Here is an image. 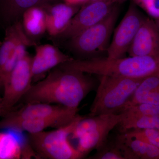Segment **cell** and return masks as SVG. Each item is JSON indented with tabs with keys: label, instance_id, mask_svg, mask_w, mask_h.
Segmentation results:
<instances>
[{
	"label": "cell",
	"instance_id": "1",
	"mask_svg": "<svg viewBox=\"0 0 159 159\" xmlns=\"http://www.w3.org/2000/svg\"><path fill=\"white\" fill-rule=\"evenodd\" d=\"M86 74L56 67L45 78L32 84L22 99L25 104L49 103L78 109L95 87L93 80Z\"/></svg>",
	"mask_w": 159,
	"mask_h": 159
},
{
	"label": "cell",
	"instance_id": "2",
	"mask_svg": "<svg viewBox=\"0 0 159 159\" xmlns=\"http://www.w3.org/2000/svg\"><path fill=\"white\" fill-rule=\"evenodd\" d=\"M58 66L98 76L144 79L159 75V56H130L117 58L95 57L84 59L74 58Z\"/></svg>",
	"mask_w": 159,
	"mask_h": 159
},
{
	"label": "cell",
	"instance_id": "3",
	"mask_svg": "<svg viewBox=\"0 0 159 159\" xmlns=\"http://www.w3.org/2000/svg\"><path fill=\"white\" fill-rule=\"evenodd\" d=\"M99 85L89 116L118 114L144 79L99 76Z\"/></svg>",
	"mask_w": 159,
	"mask_h": 159
},
{
	"label": "cell",
	"instance_id": "4",
	"mask_svg": "<svg viewBox=\"0 0 159 159\" xmlns=\"http://www.w3.org/2000/svg\"><path fill=\"white\" fill-rule=\"evenodd\" d=\"M82 117L78 115L68 125L55 130L29 133L28 142L38 158L78 159L84 157L69 141L70 135Z\"/></svg>",
	"mask_w": 159,
	"mask_h": 159
},
{
	"label": "cell",
	"instance_id": "5",
	"mask_svg": "<svg viewBox=\"0 0 159 159\" xmlns=\"http://www.w3.org/2000/svg\"><path fill=\"white\" fill-rule=\"evenodd\" d=\"M125 116L118 114L82 117L70 136L77 140L76 148L84 157L97 149L107 141L111 131L118 126Z\"/></svg>",
	"mask_w": 159,
	"mask_h": 159
},
{
	"label": "cell",
	"instance_id": "6",
	"mask_svg": "<svg viewBox=\"0 0 159 159\" xmlns=\"http://www.w3.org/2000/svg\"><path fill=\"white\" fill-rule=\"evenodd\" d=\"M117 4L103 19L88 29L66 41L67 48L79 57L78 59L92 58L107 48L119 13Z\"/></svg>",
	"mask_w": 159,
	"mask_h": 159
},
{
	"label": "cell",
	"instance_id": "7",
	"mask_svg": "<svg viewBox=\"0 0 159 159\" xmlns=\"http://www.w3.org/2000/svg\"><path fill=\"white\" fill-rule=\"evenodd\" d=\"M32 58L28 52L19 60L5 80L0 106V116L3 118L13 111L16 105L31 88L33 80Z\"/></svg>",
	"mask_w": 159,
	"mask_h": 159
},
{
	"label": "cell",
	"instance_id": "8",
	"mask_svg": "<svg viewBox=\"0 0 159 159\" xmlns=\"http://www.w3.org/2000/svg\"><path fill=\"white\" fill-rule=\"evenodd\" d=\"M36 43L27 36L21 22L19 21L6 28L5 38L0 46V88L20 59L27 54V48Z\"/></svg>",
	"mask_w": 159,
	"mask_h": 159
},
{
	"label": "cell",
	"instance_id": "9",
	"mask_svg": "<svg viewBox=\"0 0 159 159\" xmlns=\"http://www.w3.org/2000/svg\"><path fill=\"white\" fill-rule=\"evenodd\" d=\"M116 4L108 0L84 4L72 18L65 30L57 37L52 38V40L59 44L70 39L104 18Z\"/></svg>",
	"mask_w": 159,
	"mask_h": 159
},
{
	"label": "cell",
	"instance_id": "10",
	"mask_svg": "<svg viewBox=\"0 0 159 159\" xmlns=\"http://www.w3.org/2000/svg\"><path fill=\"white\" fill-rule=\"evenodd\" d=\"M145 18L138 9L135 3H131L125 16L114 32L112 40L106 51L107 57L109 58L124 57Z\"/></svg>",
	"mask_w": 159,
	"mask_h": 159
},
{
	"label": "cell",
	"instance_id": "11",
	"mask_svg": "<svg viewBox=\"0 0 159 159\" xmlns=\"http://www.w3.org/2000/svg\"><path fill=\"white\" fill-rule=\"evenodd\" d=\"M78 109L68 108L63 106L46 103L26 104L16 111L10 112L0 120V129H5L10 123L25 119L60 116L65 115L77 116Z\"/></svg>",
	"mask_w": 159,
	"mask_h": 159
},
{
	"label": "cell",
	"instance_id": "12",
	"mask_svg": "<svg viewBox=\"0 0 159 159\" xmlns=\"http://www.w3.org/2000/svg\"><path fill=\"white\" fill-rule=\"evenodd\" d=\"M127 53L130 56H159V29L155 21L145 18Z\"/></svg>",
	"mask_w": 159,
	"mask_h": 159
},
{
	"label": "cell",
	"instance_id": "13",
	"mask_svg": "<svg viewBox=\"0 0 159 159\" xmlns=\"http://www.w3.org/2000/svg\"><path fill=\"white\" fill-rule=\"evenodd\" d=\"M35 49V55L32 57L31 64L33 80L39 79L57 66L74 59L53 45H37Z\"/></svg>",
	"mask_w": 159,
	"mask_h": 159
},
{
	"label": "cell",
	"instance_id": "14",
	"mask_svg": "<svg viewBox=\"0 0 159 159\" xmlns=\"http://www.w3.org/2000/svg\"><path fill=\"white\" fill-rule=\"evenodd\" d=\"M79 6L59 2L43 6L45 11L47 32L51 39L57 37L65 30L80 9Z\"/></svg>",
	"mask_w": 159,
	"mask_h": 159
},
{
	"label": "cell",
	"instance_id": "15",
	"mask_svg": "<svg viewBox=\"0 0 159 159\" xmlns=\"http://www.w3.org/2000/svg\"><path fill=\"white\" fill-rule=\"evenodd\" d=\"M21 136L9 131L0 132V159L37 157L28 139L23 140Z\"/></svg>",
	"mask_w": 159,
	"mask_h": 159
},
{
	"label": "cell",
	"instance_id": "16",
	"mask_svg": "<svg viewBox=\"0 0 159 159\" xmlns=\"http://www.w3.org/2000/svg\"><path fill=\"white\" fill-rule=\"evenodd\" d=\"M125 159H159V148L128 136L124 133L115 139Z\"/></svg>",
	"mask_w": 159,
	"mask_h": 159
},
{
	"label": "cell",
	"instance_id": "17",
	"mask_svg": "<svg viewBox=\"0 0 159 159\" xmlns=\"http://www.w3.org/2000/svg\"><path fill=\"white\" fill-rule=\"evenodd\" d=\"M78 115H65L60 116L25 119L10 123L6 126L5 129L26 131L29 134L36 133L49 127L57 129L68 125L76 119Z\"/></svg>",
	"mask_w": 159,
	"mask_h": 159
},
{
	"label": "cell",
	"instance_id": "18",
	"mask_svg": "<svg viewBox=\"0 0 159 159\" xmlns=\"http://www.w3.org/2000/svg\"><path fill=\"white\" fill-rule=\"evenodd\" d=\"M47 5L45 0H0V20L7 28L20 21L27 9Z\"/></svg>",
	"mask_w": 159,
	"mask_h": 159
},
{
	"label": "cell",
	"instance_id": "19",
	"mask_svg": "<svg viewBox=\"0 0 159 159\" xmlns=\"http://www.w3.org/2000/svg\"><path fill=\"white\" fill-rule=\"evenodd\" d=\"M21 22L25 34L35 43L47 32L45 11L43 6H34L27 9Z\"/></svg>",
	"mask_w": 159,
	"mask_h": 159
},
{
	"label": "cell",
	"instance_id": "20",
	"mask_svg": "<svg viewBox=\"0 0 159 159\" xmlns=\"http://www.w3.org/2000/svg\"><path fill=\"white\" fill-rule=\"evenodd\" d=\"M142 103L159 105V75L142 80L122 111L131 106Z\"/></svg>",
	"mask_w": 159,
	"mask_h": 159
},
{
	"label": "cell",
	"instance_id": "21",
	"mask_svg": "<svg viewBox=\"0 0 159 159\" xmlns=\"http://www.w3.org/2000/svg\"><path fill=\"white\" fill-rule=\"evenodd\" d=\"M125 116L119 125L121 132L131 129H158L159 116L128 113L125 111Z\"/></svg>",
	"mask_w": 159,
	"mask_h": 159
},
{
	"label": "cell",
	"instance_id": "22",
	"mask_svg": "<svg viewBox=\"0 0 159 159\" xmlns=\"http://www.w3.org/2000/svg\"><path fill=\"white\" fill-rule=\"evenodd\" d=\"M124 133L131 138L141 140L159 148L158 129H131Z\"/></svg>",
	"mask_w": 159,
	"mask_h": 159
},
{
	"label": "cell",
	"instance_id": "23",
	"mask_svg": "<svg viewBox=\"0 0 159 159\" xmlns=\"http://www.w3.org/2000/svg\"><path fill=\"white\" fill-rule=\"evenodd\" d=\"M93 159H125L116 145L115 140L109 139L97 149V152L91 157Z\"/></svg>",
	"mask_w": 159,
	"mask_h": 159
},
{
	"label": "cell",
	"instance_id": "24",
	"mask_svg": "<svg viewBox=\"0 0 159 159\" xmlns=\"http://www.w3.org/2000/svg\"><path fill=\"white\" fill-rule=\"evenodd\" d=\"M125 111L129 114L159 116V105L149 103H138L125 109Z\"/></svg>",
	"mask_w": 159,
	"mask_h": 159
},
{
	"label": "cell",
	"instance_id": "25",
	"mask_svg": "<svg viewBox=\"0 0 159 159\" xmlns=\"http://www.w3.org/2000/svg\"><path fill=\"white\" fill-rule=\"evenodd\" d=\"M149 14L155 17H159V0H135Z\"/></svg>",
	"mask_w": 159,
	"mask_h": 159
},
{
	"label": "cell",
	"instance_id": "26",
	"mask_svg": "<svg viewBox=\"0 0 159 159\" xmlns=\"http://www.w3.org/2000/svg\"><path fill=\"white\" fill-rule=\"evenodd\" d=\"M65 3L73 6H79L86 4L88 0H63Z\"/></svg>",
	"mask_w": 159,
	"mask_h": 159
},
{
	"label": "cell",
	"instance_id": "27",
	"mask_svg": "<svg viewBox=\"0 0 159 159\" xmlns=\"http://www.w3.org/2000/svg\"><path fill=\"white\" fill-rule=\"evenodd\" d=\"M45 1L48 5H51V4L60 2L59 0H45Z\"/></svg>",
	"mask_w": 159,
	"mask_h": 159
},
{
	"label": "cell",
	"instance_id": "28",
	"mask_svg": "<svg viewBox=\"0 0 159 159\" xmlns=\"http://www.w3.org/2000/svg\"><path fill=\"white\" fill-rule=\"evenodd\" d=\"M108 1L113 4H119V3L123 2L126 0H108Z\"/></svg>",
	"mask_w": 159,
	"mask_h": 159
},
{
	"label": "cell",
	"instance_id": "29",
	"mask_svg": "<svg viewBox=\"0 0 159 159\" xmlns=\"http://www.w3.org/2000/svg\"><path fill=\"white\" fill-rule=\"evenodd\" d=\"M155 23L159 29V17L157 18L156 20L155 21Z\"/></svg>",
	"mask_w": 159,
	"mask_h": 159
},
{
	"label": "cell",
	"instance_id": "30",
	"mask_svg": "<svg viewBox=\"0 0 159 159\" xmlns=\"http://www.w3.org/2000/svg\"><path fill=\"white\" fill-rule=\"evenodd\" d=\"M100 1V0H88V1L86 3L91 2H96V1Z\"/></svg>",
	"mask_w": 159,
	"mask_h": 159
},
{
	"label": "cell",
	"instance_id": "31",
	"mask_svg": "<svg viewBox=\"0 0 159 159\" xmlns=\"http://www.w3.org/2000/svg\"><path fill=\"white\" fill-rule=\"evenodd\" d=\"M1 101H2V97H0V106H1Z\"/></svg>",
	"mask_w": 159,
	"mask_h": 159
},
{
	"label": "cell",
	"instance_id": "32",
	"mask_svg": "<svg viewBox=\"0 0 159 159\" xmlns=\"http://www.w3.org/2000/svg\"><path fill=\"white\" fill-rule=\"evenodd\" d=\"M1 43H2L0 42V46H1Z\"/></svg>",
	"mask_w": 159,
	"mask_h": 159
}]
</instances>
